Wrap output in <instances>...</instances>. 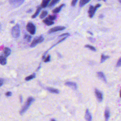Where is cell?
Wrapping results in <instances>:
<instances>
[{
    "label": "cell",
    "mask_w": 121,
    "mask_h": 121,
    "mask_svg": "<svg viewBox=\"0 0 121 121\" xmlns=\"http://www.w3.org/2000/svg\"><path fill=\"white\" fill-rule=\"evenodd\" d=\"M41 7H38L37 8V9L35 12V13H34V15H33L32 16V18H35L39 14V13H40L41 10Z\"/></svg>",
    "instance_id": "ffe728a7"
},
{
    "label": "cell",
    "mask_w": 121,
    "mask_h": 121,
    "mask_svg": "<svg viewBox=\"0 0 121 121\" xmlns=\"http://www.w3.org/2000/svg\"><path fill=\"white\" fill-rule=\"evenodd\" d=\"M51 0H43L41 4V8H45L47 6Z\"/></svg>",
    "instance_id": "2e32d148"
},
{
    "label": "cell",
    "mask_w": 121,
    "mask_h": 121,
    "mask_svg": "<svg viewBox=\"0 0 121 121\" xmlns=\"http://www.w3.org/2000/svg\"><path fill=\"white\" fill-rule=\"evenodd\" d=\"M66 28V27L65 26H56L55 27H53L51 29H50L48 32V34H51L57 31H62L64 30Z\"/></svg>",
    "instance_id": "52a82bcc"
},
{
    "label": "cell",
    "mask_w": 121,
    "mask_h": 121,
    "mask_svg": "<svg viewBox=\"0 0 121 121\" xmlns=\"http://www.w3.org/2000/svg\"><path fill=\"white\" fill-rule=\"evenodd\" d=\"M60 0H52V1L49 3V7H52L55 5L57 3H58Z\"/></svg>",
    "instance_id": "7402d4cb"
},
{
    "label": "cell",
    "mask_w": 121,
    "mask_h": 121,
    "mask_svg": "<svg viewBox=\"0 0 121 121\" xmlns=\"http://www.w3.org/2000/svg\"><path fill=\"white\" fill-rule=\"evenodd\" d=\"M78 1V0H72L71 2V5L73 7H74L76 5Z\"/></svg>",
    "instance_id": "f1b7e54d"
},
{
    "label": "cell",
    "mask_w": 121,
    "mask_h": 121,
    "mask_svg": "<svg viewBox=\"0 0 121 121\" xmlns=\"http://www.w3.org/2000/svg\"><path fill=\"white\" fill-rule=\"evenodd\" d=\"M90 0H80L79 3V5L80 7H82L88 3Z\"/></svg>",
    "instance_id": "d6986e66"
},
{
    "label": "cell",
    "mask_w": 121,
    "mask_h": 121,
    "mask_svg": "<svg viewBox=\"0 0 121 121\" xmlns=\"http://www.w3.org/2000/svg\"><path fill=\"white\" fill-rule=\"evenodd\" d=\"M20 27L19 25L17 24L14 26L11 30V35L15 38H17L20 36Z\"/></svg>",
    "instance_id": "3957f363"
},
{
    "label": "cell",
    "mask_w": 121,
    "mask_h": 121,
    "mask_svg": "<svg viewBox=\"0 0 121 121\" xmlns=\"http://www.w3.org/2000/svg\"><path fill=\"white\" fill-rule=\"evenodd\" d=\"M97 75L98 77H99V78H100L101 79H102L104 82H105V83L107 82L106 77H105L104 74V73L103 72H102V71L97 72Z\"/></svg>",
    "instance_id": "8fae6325"
},
{
    "label": "cell",
    "mask_w": 121,
    "mask_h": 121,
    "mask_svg": "<svg viewBox=\"0 0 121 121\" xmlns=\"http://www.w3.org/2000/svg\"><path fill=\"white\" fill-rule=\"evenodd\" d=\"M1 24H0V30L1 29Z\"/></svg>",
    "instance_id": "b9f144b4"
},
{
    "label": "cell",
    "mask_w": 121,
    "mask_h": 121,
    "mask_svg": "<svg viewBox=\"0 0 121 121\" xmlns=\"http://www.w3.org/2000/svg\"><path fill=\"white\" fill-rule=\"evenodd\" d=\"M43 23H44L47 26H51V25L54 24V23L53 21L49 20L47 18L43 19Z\"/></svg>",
    "instance_id": "e0dca14e"
},
{
    "label": "cell",
    "mask_w": 121,
    "mask_h": 121,
    "mask_svg": "<svg viewBox=\"0 0 121 121\" xmlns=\"http://www.w3.org/2000/svg\"><path fill=\"white\" fill-rule=\"evenodd\" d=\"M44 40V38L42 35H40L39 37H36L34 38L33 41H32L30 47H34L36 46L38 43L43 42Z\"/></svg>",
    "instance_id": "5b68a950"
},
{
    "label": "cell",
    "mask_w": 121,
    "mask_h": 121,
    "mask_svg": "<svg viewBox=\"0 0 121 121\" xmlns=\"http://www.w3.org/2000/svg\"><path fill=\"white\" fill-rule=\"evenodd\" d=\"M57 17L55 15H49L48 17V19L51 21H53L56 19Z\"/></svg>",
    "instance_id": "4316f807"
},
{
    "label": "cell",
    "mask_w": 121,
    "mask_h": 121,
    "mask_svg": "<svg viewBox=\"0 0 121 121\" xmlns=\"http://www.w3.org/2000/svg\"><path fill=\"white\" fill-rule=\"evenodd\" d=\"M110 110L107 108L105 109L104 111V117H105V121H108L109 117H110Z\"/></svg>",
    "instance_id": "5bb4252c"
},
{
    "label": "cell",
    "mask_w": 121,
    "mask_h": 121,
    "mask_svg": "<svg viewBox=\"0 0 121 121\" xmlns=\"http://www.w3.org/2000/svg\"><path fill=\"white\" fill-rule=\"evenodd\" d=\"M65 6L64 4H62L61 5H60V6H59V7L55 8L54 9L52 10V12L53 13H59L61 9Z\"/></svg>",
    "instance_id": "4fadbf2b"
},
{
    "label": "cell",
    "mask_w": 121,
    "mask_h": 121,
    "mask_svg": "<svg viewBox=\"0 0 121 121\" xmlns=\"http://www.w3.org/2000/svg\"><path fill=\"white\" fill-rule=\"evenodd\" d=\"M46 89L49 91L50 92L52 93H53V94H59L60 93V91L58 89H55V88H51V87H47Z\"/></svg>",
    "instance_id": "9a60e30c"
},
{
    "label": "cell",
    "mask_w": 121,
    "mask_h": 121,
    "mask_svg": "<svg viewBox=\"0 0 121 121\" xmlns=\"http://www.w3.org/2000/svg\"><path fill=\"white\" fill-rule=\"evenodd\" d=\"M65 85L72 88L73 89H77L78 88V86L77 84L75 82H70V81H68V82H66L65 83Z\"/></svg>",
    "instance_id": "9c48e42d"
},
{
    "label": "cell",
    "mask_w": 121,
    "mask_h": 121,
    "mask_svg": "<svg viewBox=\"0 0 121 121\" xmlns=\"http://www.w3.org/2000/svg\"><path fill=\"white\" fill-rule=\"evenodd\" d=\"M103 0V1H104V2H106V0Z\"/></svg>",
    "instance_id": "60d3db41"
},
{
    "label": "cell",
    "mask_w": 121,
    "mask_h": 121,
    "mask_svg": "<svg viewBox=\"0 0 121 121\" xmlns=\"http://www.w3.org/2000/svg\"><path fill=\"white\" fill-rule=\"evenodd\" d=\"M32 11V9H29L28 11H27L26 12H27V13H30V12H31Z\"/></svg>",
    "instance_id": "d590c367"
},
{
    "label": "cell",
    "mask_w": 121,
    "mask_h": 121,
    "mask_svg": "<svg viewBox=\"0 0 121 121\" xmlns=\"http://www.w3.org/2000/svg\"><path fill=\"white\" fill-rule=\"evenodd\" d=\"M50 57H51L50 55H48L46 58H45L44 59V60H43L44 62H47L50 61Z\"/></svg>",
    "instance_id": "83f0119b"
},
{
    "label": "cell",
    "mask_w": 121,
    "mask_h": 121,
    "mask_svg": "<svg viewBox=\"0 0 121 121\" xmlns=\"http://www.w3.org/2000/svg\"><path fill=\"white\" fill-rule=\"evenodd\" d=\"M101 5L100 4H97L95 6H93L92 5H90L89 8V9L88 10V16L90 18H92L95 14V13L97 10V9L101 7Z\"/></svg>",
    "instance_id": "7a4b0ae2"
},
{
    "label": "cell",
    "mask_w": 121,
    "mask_h": 121,
    "mask_svg": "<svg viewBox=\"0 0 121 121\" xmlns=\"http://www.w3.org/2000/svg\"><path fill=\"white\" fill-rule=\"evenodd\" d=\"M7 63V60L3 56H0V64L2 65H5Z\"/></svg>",
    "instance_id": "ac0fdd59"
},
{
    "label": "cell",
    "mask_w": 121,
    "mask_h": 121,
    "mask_svg": "<svg viewBox=\"0 0 121 121\" xmlns=\"http://www.w3.org/2000/svg\"><path fill=\"white\" fill-rule=\"evenodd\" d=\"M25 0H9V3L14 7H17L20 6Z\"/></svg>",
    "instance_id": "8992f818"
},
{
    "label": "cell",
    "mask_w": 121,
    "mask_h": 121,
    "mask_svg": "<svg viewBox=\"0 0 121 121\" xmlns=\"http://www.w3.org/2000/svg\"><path fill=\"white\" fill-rule=\"evenodd\" d=\"M31 38H32V36L30 35H24V39H25L27 42H30L31 41Z\"/></svg>",
    "instance_id": "cb8c5ba5"
},
{
    "label": "cell",
    "mask_w": 121,
    "mask_h": 121,
    "mask_svg": "<svg viewBox=\"0 0 121 121\" xmlns=\"http://www.w3.org/2000/svg\"><path fill=\"white\" fill-rule=\"evenodd\" d=\"M11 95H12V93L11 92L9 91V92H6V95L7 96H10Z\"/></svg>",
    "instance_id": "d6a6232c"
},
{
    "label": "cell",
    "mask_w": 121,
    "mask_h": 121,
    "mask_svg": "<svg viewBox=\"0 0 121 121\" xmlns=\"http://www.w3.org/2000/svg\"><path fill=\"white\" fill-rule=\"evenodd\" d=\"M47 14H48V12L47 11H43L40 15V18H44L47 15Z\"/></svg>",
    "instance_id": "484cf974"
},
{
    "label": "cell",
    "mask_w": 121,
    "mask_h": 121,
    "mask_svg": "<svg viewBox=\"0 0 121 121\" xmlns=\"http://www.w3.org/2000/svg\"><path fill=\"white\" fill-rule=\"evenodd\" d=\"M121 65V58H120L117 62V64H116V67H120Z\"/></svg>",
    "instance_id": "f546056e"
},
{
    "label": "cell",
    "mask_w": 121,
    "mask_h": 121,
    "mask_svg": "<svg viewBox=\"0 0 121 121\" xmlns=\"http://www.w3.org/2000/svg\"><path fill=\"white\" fill-rule=\"evenodd\" d=\"M85 118L86 121H92V115L88 109H87L86 111Z\"/></svg>",
    "instance_id": "30bf717a"
},
{
    "label": "cell",
    "mask_w": 121,
    "mask_h": 121,
    "mask_svg": "<svg viewBox=\"0 0 121 121\" xmlns=\"http://www.w3.org/2000/svg\"><path fill=\"white\" fill-rule=\"evenodd\" d=\"M95 96L96 97L97 100L99 102H102L103 100V99L102 93L97 89H95Z\"/></svg>",
    "instance_id": "ba28073f"
},
{
    "label": "cell",
    "mask_w": 121,
    "mask_h": 121,
    "mask_svg": "<svg viewBox=\"0 0 121 121\" xmlns=\"http://www.w3.org/2000/svg\"><path fill=\"white\" fill-rule=\"evenodd\" d=\"M103 17H104V15H102V14H101L99 16V18H103Z\"/></svg>",
    "instance_id": "8d00e7d4"
},
{
    "label": "cell",
    "mask_w": 121,
    "mask_h": 121,
    "mask_svg": "<svg viewBox=\"0 0 121 121\" xmlns=\"http://www.w3.org/2000/svg\"><path fill=\"white\" fill-rule=\"evenodd\" d=\"M26 30L31 35H34L36 32V27L35 25L31 22H29L26 26Z\"/></svg>",
    "instance_id": "277c9868"
},
{
    "label": "cell",
    "mask_w": 121,
    "mask_h": 121,
    "mask_svg": "<svg viewBox=\"0 0 121 121\" xmlns=\"http://www.w3.org/2000/svg\"><path fill=\"white\" fill-rule=\"evenodd\" d=\"M14 21H11V22H10L11 23H14Z\"/></svg>",
    "instance_id": "7bdbcfd3"
},
{
    "label": "cell",
    "mask_w": 121,
    "mask_h": 121,
    "mask_svg": "<svg viewBox=\"0 0 121 121\" xmlns=\"http://www.w3.org/2000/svg\"><path fill=\"white\" fill-rule=\"evenodd\" d=\"M35 78V73H33V74L28 76V77H26V78H25V80L26 81H29V80H30L34 78Z\"/></svg>",
    "instance_id": "603a6c76"
},
{
    "label": "cell",
    "mask_w": 121,
    "mask_h": 121,
    "mask_svg": "<svg viewBox=\"0 0 121 121\" xmlns=\"http://www.w3.org/2000/svg\"><path fill=\"white\" fill-rule=\"evenodd\" d=\"M35 101V99L32 97H29L28 98L27 101L21 108L20 111V114L21 115H23L28 109V108L29 107L30 105L32 104V103Z\"/></svg>",
    "instance_id": "6da1fadb"
},
{
    "label": "cell",
    "mask_w": 121,
    "mask_h": 121,
    "mask_svg": "<svg viewBox=\"0 0 121 121\" xmlns=\"http://www.w3.org/2000/svg\"><path fill=\"white\" fill-rule=\"evenodd\" d=\"M110 56H105L104 55V54H102L101 55V60H100V63H103L105 60H106L107 59H108V58H109Z\"/></svg>",
    "instance_id": "44dd1931"
},
{
    "label": "cell",
    "mask_w": 121,
    "mask_h": 121,
    "mask_svg": "<svg viewBox=\"0 0 121 121\" xmlns=\"http://www.w3.org/2000/svg\"><path fill=\"white\" fill-rule=\"evenodd\" d=\"M11 50L10 48H8V47H5L4 49L3 50V54H4V56L6 58L7 57H8L11 53Z\"/></svg>",
    "instance_id": "7c38bea8"
},
{
    "label": "cell",
    "mask_w": 121,
    "mask_h": 121,
    "mask_svg": "<svg viewBox=\"0 0 121 121\" xmlns=\"http://www.w3.org/2000/svg\"><path fill=\"white\" fill-rule=\"evenodd\" d=\"M88 39H89V40L90 41H91L92 43H94L95 42V39H94V38H93L92 37H88Z\"/></svg>",
    "instance_id": "1f68e13d"
},
{
    "label": "cell",
    "mask_w": 121,
    "mask_h": 121,
    "mask_svg": "<svg viewBox=\"0 0 121 121\" xmlns=\"http://www.w3.org/2000/svg\"><path fill=\"white\" fill-rule=\"evenodd\" d=\"M87 33H88V34H90V35H93V33H91V32H89V31H87Z\"/></svg>",
    "instance_id": "74e56055"
},
{
    "label": "cell",
    "mask_w": 121,
    "mask_h": 121,
    "mask_svg": "<svg viewBox=\"0 0 121 121\" xmlns=\"http://www.w3.org/2000/svg\"><path fill=\"white\" fill-rule=\"evenodd\" d=\"M4 83V79L2 78H0V86H2Z\"/></svg>",
    "instance_id": "836d02e7"
},
{
    "label": "cell",
    "mask_w": 121,
    "mask_h": 121,
    "mask_svg": "<svg viewBox=\"0 0 121 121\" xmlns=\"http://www.w3.org/2000/svg\"><path fill=\"white\" fill-rule=\"evenodd\" d=\"M40 67H41V64H40V65H39V66L38 68H37V69H36V70H37H37H39V69L40 68Z\"/></svg>",
    "instance_id": "f35d334b"
},
{
    "label": "cell",
    "mask_w": 121,
    "mask_h": 121,
    "mask_svg": "<svg viewBox=\"0 0 121 121\" xmlns=\"http://www.w3.org/2000/svg\"><path fill=\"white\" fill-rule=\"evenodd\" d=\"M51 121H56L55 120H54V119H52L51 120Z\"/></svg>",
    "instance_id": "ab89813d"
},
{
    "label": "cell",
    "mask_w": 121,
    "mask_h": 121,
    "mask_svg": "<svg viewBox=\"0 0 121 121\" xmlns=\"http://www.w3.org/2000/svg\"><path fill=\"white\" fill-rule=\"evenodd\" d=\"M85 47L86 48H88L90 50L93 51H96V49L95 48V47H94L93 46H92L91 45H89V44H86L85 45Z\"/></svg>",
    "instance_id": "d4e9b609"
},
{
    "label": "cell",
    "mask_w": 121,
    "mask_h": 121,
    "mask_svg": "<svg viewBox=\"0 0 121 121\" xmlns=\"http://www.w3.org/2000/svg\"><path fill=\"white\" fill-rule=\"evenodd\" d=\"M70 35V34L69 33H64V34H63L60 35H59V37H62V36H66V37H68Z\"/></svg>",
    "instance_id": "4dcf8cb0"
},
{
    "label": "cell",
    "mask_w": 121,
    "mask_h": 121,
    "mask_svg": "<svg viewBox=\"0 0 121 121\" xmlns=\"http://www.w3.org/2000/svg\"><path fill=\"white\" fill-rule=\"evenodd\" d=\"M19 99H20V103H22V101H23V97H22V96L21 95H20L19 96Z\"/></svg>",
    "instance_id": "e575fe53"
}]
</instances>
